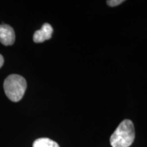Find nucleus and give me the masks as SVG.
Instances as JSON below:
<instances>
[{
  "label": "nucleus",
  "mask_w": 147,
  "mask_h": 147,
  "mask_svg": "<svg viewBox=\"0 0 147 147\" xmlns=\"http://www.w3.org/2000/svg\"><path fill=\"white\" fill-rule=\"evenodd\" d=\"M15 41L14 29L6 24L0 25V42L5 46H10Z\"/></svg>",
  "instance_id": "7ed1b4c3"
},
{
  "label": "nucleus",
  "mask_w": 147,
  "mask_h": 147,
  "mask_svg": "<svg viewBox=\"0 0 147 147\" xmlns=\"http://www.w3.org/2000/svg\"><path fill=\"white\" fill-rule=\"evenodd\" d=\"M53 29L50 24L45 23L42 28L36 31L34 34V41L36 43H41L46 40L51 39L52 37Z\"/></svg>",
  "instance_id": "20e7f679"
},
{
  "label": "nucleus",
  "mask_w": 147,
  "mask_h": 147,
  "mask_svg": "<svg viewBox=\"0 0 147 147\" xmlns=\"http://www.w3.org/2000/svg\"><path fill=\"white\" fill-rule=\"evenodd\" d=\"M3 62H4V60H3V57L1 55H0V68L2 67Z\"/></svg>",
  "instance_id": "0eeeda50"
},
{
  "label": "nucleus",
  "mask_w": 147,
  "mask_h": 147,
  "mask_svg": "<svg viewBox=\"0 0 147 147\" xmlns=\"http://www.w3.org/2000/svg\"><path fill=\"white\" fill-rule=\"evenodd\" d=\"M108 3V5L112 7H115L117 6V5H120L121 3H122L123 2H124L123 0H109V1H106Z\"/></svg>",
  "instance_id": "423d86ee"
},
{
  "label": "nucleus",
  "mask_w": 147,
  "mask_h": 147,
  "mask_svg": "<svg viewBox=\"0 0 147 147\" xmlns=\"http://www.w3.org/2000/svg\"><path fill=\"white\" fill-rule=\"evenodd\" d=\"M135 139V129L131 121L125 119L117 127L110 138L113 147H129Z\"/></svg>",
  "instance_id": "f257e3e1"
},
{
  "label": "nucleus",
  "mask_w": 147,
  "mask_h": 147,
  "mask_svg": "<svg viewBox=\"0 0 147 147\" xmlns=\"http://www.w3.org/2000/svg\"><path fill=\"white\" fill-rule=\"evenodd\" d=\"M33 147H59V144L52 140L47 138H41L34 141Z\"/></svg>",
  "instance_id": "39448f33"
},
{
  "label": "nucleus",
  "mask_w": 147,
  "mask_h": 147,
  "mask_svg": "<svg viewBox=\"0 0 147 147\" xmlns=\"http://www.w3.org/2000/svg\"><path fill=\"white\" fill-rule=\"evenodd\" d=\"M5 95L11 101L17 102L23 98L27 89V82L23 76L11 74L5 78L3 83Z\"/></svg>",
  "instance_id": "f03ea898"
}]
</instances>
